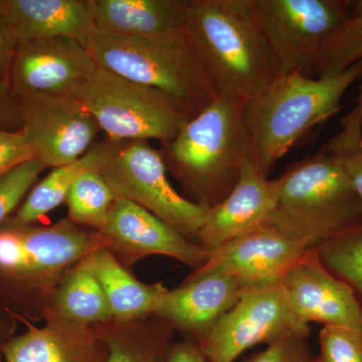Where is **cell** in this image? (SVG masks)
Wrapping results in <instances>:
<instances>
[{"label": "cell", "instance_id": "12", "mask_svg": "<svg viewBox=\"0 0 362 362\" xmlns=\"http://www.w3.org/2000/svg\"><path fill=\"white\" fill-rule=\"evenodd\" d=\"M100 233L106 240V249L129 271L140 259L153 255L177 259L194 271L209 258V252L199 244L129 199L117 197Z\"/></svg>", "mask_w": 362, "mask_h": 362}, {"label": "cell", "instance_id": "30", "mask_svg": "<svg viewBox=\"0 0 362 362\" xmlns=\"http://www.w3.org/2000/svg\"><path fill=\"white\" fill-rule=\"evenodd\" d=\"M322 362H362V331L324 326L319 333Z\"/></svg>", "mask_w": 362, "mask_h": 362}, {"label": "cell", "instance_id": "23", "mask_svg": "<svg viewBox=\"0 0 362 362\" xmlns=\"http://www.w3.org/2000/svg\"><path fill=\"white\" fill-rule=\"evenodd\" d=\"M49 316L85 326L104 323L113 319L101 285L78 263L66 272L59 281L45 318Z\"/></svg>", "mask_w": 362, "mask_h": 362}, {"label": "cell", "instance_id": "15", "mask_svg": "<svg viewBox=\"0 0 362 362\" xmlns=\"http://www.w3.org/2000/svg\"><path fill=\"white\" fill-rule=\"evenodd\" d=\"M292 310L304 323L362 331V306L346 283L322 265L312 247L280 282Z\"/></svg>", "mask_w": 362, "mask_h": 362}, {"label": "cell", "instance_id": "27", "mask_svg": "<svg viewBox=\"0 0 362 362\" xmlns=\"http://www.w3.org/2000/svg\"><path fill=\"white\" fill-rule=\"evenodd\" d=\"M315 249L322 265L351 288L362 306V218Z\"/></svg>", "mask_w": 362, "mask_h": 362}, {"label": "cell", "instance_id": "37", "mask_svg": "<svg viewBox=\"0 0 362 362\" xmlns=\"http://www.w3.org/2000/svg\"><path fill=\"white\" fill-rule=\"evenodd\" d=\"M312 362H322V361H321L320 357L317 356L314 357L313 361H312Z\"/></svg>", "mask_w": 362, "mask_h": 362}, {"label": "cell", "instance_id": "28", "mask_svg": "<svg viewBox=\"0 0 362 362\" xmlns=\"http://www.w3.org/2000/svg\"><path fill=\"white\" fill-rule=\"evenodd\" d=\"M340 123L341 130L322 149L339 162L362 204V83L356 106Z\"/></svg>", "mask_w": 362, "mask_h": 362}, {"label": "cell", "instance_id": "20", "mask_svg": "<svg viewBox=\"0 0 362 362\" xmlns=\"http://www.w3.org/2000/svg\"><path fill=\"white\" fill-rule=\"evenodd\" d=\"M95 28L120 35H151L185 28L189 0H87Z\"/></svg>", "mask_w": 362, "mask_h": 362}, {"label": "cell", "instance_id": "13", "mask_svg": "<svg viewBox=\"0 0 362 362\" xmlns=\"http://www.w3.org/2000/svg\"><path fill=\"white\" fill-rule=\"evenodd\" d=\"M97 68L78 40L47 37L18 45L7 81L16 97L52 94L75 98Z\"/></svg>", "mask_w": 362, "mask_h": 362}, {"label": "cell", "instance_id": "35", "mask_svg": "<svg viewBox=\"0 0 362 362\" xmlns=\"http://www.w3.org/2000/svg\"><path fill=\"white\" fill-rule=\"evenodd\" d=\"M168 362H209L199 345L180 340L175 341L169 349Z\"/></svg>", "mask_w": 362, "mask_h": 362}, {"label": "cell", "instance_id": "11", "mask_svg": "<svg viewBox=\"0 0 362 362\" xmlns=\"http://www.w3.org/2000/svg\"><path fill=\"white\" fill-rule=\"evenodd\" d=\"M23 131L35 158L47 168L78 160L94 145L100 127L77 98L52 94L18 97Z\"/></svg>", "mask_w": 362, "mask_h": 362}, {"label": "cell", "instance_id": "24", "mask_svg": "<svg viewBox=\"0 0 362 362\" xmlns=\"http://www.w3.org/2000/svg\"><path fill=\"white\" fill-rule=\"evenodd\" d=\"M106 154L105 142L96 143L78 160L54 168L49 175L33 188L23 206L11 220L21 223H33L42 220L52 209L66 202L74 182L85 173L101 169Z\"/></svg>", "mask_w": 362, "mask_h": 362}, {"label": "cell", "instance_id": "7", "mask_svg": "<svg viewBox=\"0 0 362 362\" xmlns=\"http://www.w3.org/2000/svg\"><path fill=\"white\" fill-rule=\"evenodd\" d=\"M75 98L111 142L154 139L163 146L192 118L175 98L99 66Z\"/></svg>", "mask_w": 362, "mask_h": 362}, {"label": "cell", "instance_id": "1", "mask_svg": "<svg viewBox=\"0 0 362 362\" xmlns=\"http://www.w3.org/2000/svg\"><path fill=\"white\" fill-rule=\"evenodd\" d=\"M107 242L99 230L68 218L49 226H0V301L18 321L44 322L64 275Z\"/></svg>", "mask_w": 362, "mask_h": 362}, {"label": "cell", "instance_id": "33", "mask_svg": "<svg viewBox=\"0 0 362 362\" xmlns=\"http://www.w3.org/2000/svg\"><path fill=\"white\" fill-rule=\"evenodd\" d=\"M23 128L20 101L6 80L0 78V131L16 132Z\"/></svg>", "mask_w": 362, "mask_h": 362}, {"label": "cell", "instance_id": "17", "mask_svg": "<svg viewBox=\"0 0 362 362\" xmlns=\"http://www.w3.org/2000/svg\"><path fill=\"white\" fill-rule=\"evenodd\" d=\"M237 279L220 273L189 275L164 294L156 315L168 321L181 340L199 345L242 294Z\"/></svg>", "mask_w": 362, "mask_h": 362}, {"label": "cell", "instance_id": "36", "mask_svg": "<svg viewBox=\"0 0 362 362\" xmlns=\"http://www.w3.org/2000/svg\"><path fill=\"white\" fill-rule=\"evenodd\" d=\"M18 319L0 301V362H4V349L16 337Z\"/></svg>", "mask_w": 362, "mask_h": 362}, {"label": "cell", "instance_id": "25", "mask_svg": "<svg viewBox=\"0 0 362 362\" xmlns=\"http://www.w3.org/2000/svg\"><path fill=\"white\" fill-rule=\"evenodd\" d=\"M117 199L99 170L85 173L74 182L65 204L68 220L76 225L101 230Z\"/></svg>", "mask_w": 362, "mask_h": 362}, {"label": "cell", "instance_id": "34", "mask_svg": "<svg viewBox=\"0 0 362 362\" xmlns=\"http://www.w3.org/2000/svg\"><path fill=\"white\" fill-rule=\"evenodd\" d=\"M18 45L0 14V78L8 80L9 69ZM8 82V81H7Z\"/></svg>", "mask_w": 362, "mask_h": 362}, {"label": "cell", "instance_id": "4", "mask_svg": "<svg viewBox=\"0 0 362 362\" xmlns=\"http://www.w3.org/2000/svg\"><path fill=\"white\" fill-rule=\"evenodd\" d=\"M362 78V61L329 77L280 75L246 103L250 158L269 176L277 162L317 124L337 114L346 90Z\"/></svg>", "mask_w": 362, "mask_h": 362}, {"label": "cell", "instance_id": "2", "mask_svg": "<svg viewBox=\"0 0 362 362\" xmlns=\"http://www.w3.org/2000/svg\"><path fill=\"white\" fill-rule=\"evenodd\" d=\"M185 28L216 95L247 102L281 75L254 0H189Z\"/></svg>", "mask_w": 362, "mask_h": 362}, {"label": "cell", "instance_id": "8", "mask_svg": "<svg viewBox=\"0 0 362 362\" xmlns=\"http://www.w3.org/2000/svg\"><path fill=\"white\" fill-rule=\"evenodd\" d=\"M99 173L119 199H129L199 244L206 209L178 194L168 178L161 150L144 140L105 142Z\"/></svg>", "mask_w": 362, "mask_h": 362}, {"label": "cell", "instance_id": "29", "mask_svg": "<svg viewBox=\"0 0 362 362\" xmlns=\"http://www.w3.org/2000/svg\"><path fill=\"white\" fill-rule=\"evenodd\" d=\"M47 168L37 159H28L9 169L0 178V226L13 218V211Z\"/></svg>", "mask_w": 362, "mask_h": 362}, {"label": "cell", "instance_id": "16", "mask_svg": "<svg viewBox=\"0 0 362 362\" xmlns=\"http://www.w3.org/2000/svg\"><path fill=\"white\" fill-rule=\"evenodd\" d=\"M280 180H270L247 158L223 201L206 209L199 245L211 254L235 238L267 225L277 206Z\"/></svg>", "mask_w": 362, "mask_h": 362}, {"label": "cell", "instance_id": "10", "mask_svg": "<svg viewBox=\"0 0 362 362\" xmlns=\"http://www.w3.org/2000/svg\"><path fill=\"white\" fill-rule=\"evenodd\" d=\"M310 334V326L298 318L278 283L243 289L237 303L221 317L199 347L209 362H235L256 345Z\"/></svg>", "mask_w": 362, "mask_h": 362}, {"label": "cell", "instance_id": "6", "mask_svg": "<svg viewBox=\"0 0 362 362\" xmlns=\"http://www.w3.org/2000/svg\"><path fill=\"white\" fill-rule=\"evenodd\" d=\"M267 225L312 247L362 218V204L337 159L322 148L288 166Z\"/></svg>", "mask_w": 362, "mask_h": 362}, {"label": "cell", "instance_id": "21", "mask_svg": "<svg viewBox=\"0 0 362 362\" xmlns=\"http://www.w3.org/2000/svg\"><path fill=\"white\" fill-rule=\"evenodd\" d=\"M78 265L97 279L116 320L156 315L168 290L161 282L146 284L136 279L106 247L90 252L78 262Z\"/></svg>", "mask_w": 362, "mask_h": 362}, {"label": "cell", "instance_id": "3", "mask_svg": "<svg viewBox=\"0 0 362 362\" xmlns=\"http://www.w3.org/2000/svg\"><path fill=\"white\" fill-rule=\"evenodd\" d=\"M246 101L216 95L161 149L189 201L209 209L228 197L250 157Z\"/></svg>", "mask_w": 362, "mask_h": 362}, {"label": "cell", "instance_id": "9", "mask_svg": "<svg viewBox=\"0 0 362 362\" xmlns=\"http://www.w3.org/2000/svg\"><path fill=\"white\" fill-rule=\"evenodd\" d=\"M351 0H254L255 13L281 75L313 77L324 42L349 18Z\"/></svg>", "mask_w": 362, "mask_h": 362}, {"label": "cell", "instance_id": "5", "mask_svg": "<svg viewBox=\"0 0 362 362\" xmlns=\"http://www.w3.org/2000/svg\"><path fill=\"white\" fill-rule=\"evenodd\" d=\"M83 45L99 68L175 98L194 118L216 96L187 28L120 35L95 28Z\"/></svg>", "mask_w": 362, "mask_h": 362}, {"label": "cell", "instance_id": "31", "mask_svg": "<svg viewBox=\"0 0 362 362\" xmlns=\"http://www.w3.org/2000/svg\"><path fill=\"white\" fill-rule=\"evenodd\" d=\"M313 359L309 337H290L272 343L244 362H312Z\"/></svg>", "mask_w": 362, "mask_h": 362}, {"label": "cell", "instance_id": "18", "mask_svg": "<svg viewBox=\"0 0 362 362\" xmlns=\"http://www.w3.org/2000/svg\"><path fill=\"white\" fill-rule=\"evenodd\" d=\"M25 325L4 347V362H108V347L92 326L54 316L40 327Z\"/></svg>", "mask_w": 362, "mask_h": 362}, {"label": "cell", "instance_id": "32", "mask_svg": "<svg viewBox=\"0 0 362 362\" xmlns=\"http://www.w3.org/2000/svg\"><path fill=\"white\" fill-rule=\"evenodd\" d=\"M33 158H35V154L23 131H0V178L9 169Z\"/></svg>", "mask_w": 362, "mask_h": 362}, {"label": "cell", "instance_id": "19", "mask_svg": "<svg viewBox=\"0 0 362 362\" xmlns=\"http://www.w3.org/2000/svg\"><path fill=\"white\" fill-rule=\"evenodd\" d=\"M0 14L18 45L54 37L83 45L95 30L87 0H0Z\"/></svg>", "mask_w": 362, "mask_h": 362}, {"label": "cell", "instance_id": "22", "mask_svg": "<svg viewBox=\"0 0 362 362\" xmlns=\"http://www.w3.org/2000/svg\"><path fill=\"white\" fill-rule=\"evenodd\" d=\"M92 327L108 347V362H168L176 335L171 324L156 316L111 319Z\"/></svg>", "mask_w": 362, "mask_h": 362}, {"label": "cell", "instance_id": "26", "mask_svg": "<svg viewBox=\"0 0 362 362\" xmlns=\"http://www.w3.org/2000/svg\"><path fill=\"white\" fill-rule=\"evenodd\" d=\"M362 61V0L354 1L349 18L324 42L314 64L313 77H329Z\"/></svg>", "mask_w": 362, "mask_h": 362}, {"label": "cell", "instance_id": "14", "mask_svg": "<svg viewBox=\"0 0 362 362\" xmlns=\"http://www.w3.org/2000/svg\"><path fill=\"white\" fill-rule=\"evenodd\" d=\"M310 249L308 243L265 225L211 252L206 263L190 275L223 274L237 279L243 289L275 285Z\"/></svg>", "mask_w": 362, "mask_h": 362}]
</instances>
